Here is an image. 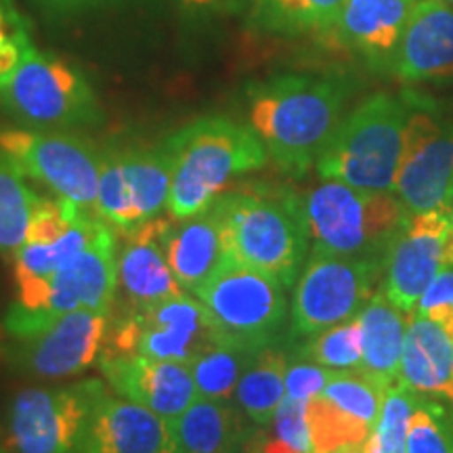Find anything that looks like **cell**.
Masks as SVG:
<instances>
[{"mask_svg":"<svg viewBox=\"0 0 453 453\" xmlns=\"http://www.w3.org/2000/svg\"><path fill=\"white\" fill-rule=\"evenodd\" d=\"M349 93L342 78L311 73H283L250 90V127L283 174L300 179L313 168L342 122Z\"/></svg>","mask_w":453,"mask_h":453,"instance_id":"cell-1","label":"cell"},{"mask_svg":"<svg viewBox=\"0 0 453 453\" xmlns=\"http://www.w3.org/2000/svg\"><path fill=\"white\" fill-rule=\"evenodd\" d=\"M208 211L217 220L226 258L292 286L311 240L303 197L250 187L219 196Z\"/></svg>","mask_w":453,"mask_h":453,"instance_id":"cell-2","label":"cell"},{"mask_svg":"<svg viewBox=\"0 0 453 453\" xmlns=\"http://www.w3.org/2000/svg\"><path fill=\"white\" fill-rule=\"evenodd\" d=\"M164 147L173 156L166 211L174 220L206 212L231 180L269 162L267 147L254 128L223 116L187 124Z\"/></svg>","mask_w":453,"mask_h":453,"instance_id":"cell-3","label":"cell"},{"mask_svg":"<svg viewBox=\"0 0 453 453\" xmlns=\"http://www.w3.org/2000/svg\"><path fill=\"white\" fill-rule=\"evenodd\" d=\"M420 101L376 93L338 124L317 160L324 180L367 191H393L403 157L407 122Z\"/></svg>","mask_w":453,"mask_h":453,"instance_id":"cell-4","label":"cell"},{"mask_svg":"<svg viewBox=\"0 0 453 453\" xmlns=\"http://www.w3.org/2000/svg\"><path fill=\"white\" fill-rule=\"evenodd\" d=\"M313 254L387 258L390 242L407 223L393 191H367L324 180L303 197Z\"/></svg>","mask_w":453,"mask_h":453,"instance_id":"cell-5","label":"cell"},{"mask_svg":"<svg viewBox=\"0 0 453 453\" xmlns=\"http://www.w3.org/2000/svg\"><path fill=\"white\" fill-rule=\"evenodd\" d=\"M0 104L27 128H84L104 120V110L87 76L34 44L0 84Z\"/></svg>","mask_w":453,"mask_h":453,"instance_id":"cell-6","label":"cell"},{"mask_svg":"<svg viewBox=\"0 0 453 453\" xmlns=\"http://www.w3.org/2000/svg\"><path fill=\"white\" fill-rule=\"evenodd\" d=\"M219 342L223 340L202 300L179 292L147 307L124 309L107 334L104 350L191 365Z\"/></svg>","mask_w":453,"mask_h":453,"instance_id":"cell-7","label":"cell"},{"mask_svg":"<svg viewBox=\"0 0 453 453\" xmlns=\"http://www.w3.org/2000/svg\"><path fill=\"white\" fill-rule=\"evenodd\" d=\"M196 296L223 342L265 349L286 317V286L277 277L226 258Z\"/></svg>","mask_w":453,"mask_h":453,"instance_id":"cell-8","label":"cell"},{"mask_svg":"<svg viewBox=\"0 0 453 453\" xmlns=\"http://www.w3.org/2000/svg\"><path fill=\"white\" fill-rule=\"evenodd\" d=\"M118 292V231L99 220L93 237L81 252L67 258L57 273L50 277L47 303L42 311L9 309L3 327L7 336H24L55 317L72 311H99L111 313L113 298Z\"/></svg>","mask_w":453,"mask_h":453,"instance_id":"cell-9","label":"cell"},{"mask_svg":"<svg viewBox=\"0 0 453 453\" xmlns=\"http://www.w3.org/2000/svg\"><path fill=\"white\" fill-rule=\"evenodd\" d=\"M110 387L104 380L24 388L11 401L7 430L13 453H81L90 411Z\"/></svg>","mask_w":453,"mask_h":453,"instance_id":"cell-10","label":"cell"},{"mask_svg":"<svg viewBox=\"0 0 453 453\" xmlns=\"http://www.w3.org/2000/svg\"><path fill=\"white\" fill-rule=\"evenodd\" d=\"M0 154L24 177L49 187L57 197L93 211L104 156L90 141L41 128H3Z\"/></svg>","mask_w":453,"mask_h":453,"instance_id":"cell-11","label":"cell"},{"mask_svg":"<svg viewBox=\"0 0 453 453\" xmlns=\"http://www.w3.org/2000/svg\"><path fill=\"white\" fill-rule=\"evenodd\" d=\"M382 258L311 254L292 300V332L315 336L327 327L355 319L372 298Z\"/></svg>","mask_w":453,"mask_h":453,"instance_id":"cell-12","label":"cell"},{"mask_svg":"<svg viewBox=\"0 0 453 453\" xmlns=\"http://www.w3.org/2000/svg\"><path fill=\"white\" fill-rule=\"evenodd\" d=\"M110 334V313L72 311L24 336H7L0 355L11 370L38 380H59L99 361Z\"/></svg>","mask_w":453,"mask_h":453,"instance_id":"cell-13","label":"cell"},{"mask_svg":"<svg viewBox=\"0 0 453 453\" xmlns=\"http://www.w3.org/2000/svg\"><path fill=\"white\" fill-rule=\"evenodd\" d=\"M173 156L166 147L127 150L104 156L95 214L118 234L157 219L168 203Z\"/></svg>","mask_w":453,"mask_h":453,"instance_id":"cell-14","label":"cell"},{"mask_svg":"<svg viewBox=\"0 0 453 453\" xmlns=\"http://www.w3.org/2000/svg\"><path fill=\"white\" fill-rule=\"evenodd\" d=\"M393 194L407 217L451 208L453 118H437L422 105L413 110Z\"/></svg>","mask_w":453,"mask_h":453,"instance_id":"cell-15","label":"cell"},{"mask_svg":"<svg viewBox=\"0 0 453 453\" xmlns=\"http://www.w3.org/2000/svg\"><path fill=\"white\" fill-rule=\"evenodd\" d=\"M453 265V219L449 208L407 219L384 258V286L390 303L413 315L439 271Z\"/></svg>","mask_w":453,"mask_h":453,"instance_id":"cell-16","label":"cell"},{"mask_svg":"<svg viewBox=\"0 0 453 453\" xmlns=\"http://www.w3.org/2000/svg\"><path fill=\"white\" fill-rule=\"evenodd\" d=\"M97 364L113 393L156 411L170 424L200 396L189 364L105 350Z\"/></svg>","mask_w":453,"mask_h":453,"instance_id":"cell-17","label":"cell"},{"mask_svg":"<svg viewBox=\"0 0 453 453\" xmlns=\"http://www.w3.org/2000/svg\"><path fill=\"white\" fill-rule=\"evenodd\" d=\"M81 453H179L174 428L110 388L90 411Z\"/></svg>","mask_w":453,"mask_h":453,"instance_id":"cell-18","label":"cell"},{"mask_svg":"<svg viewBox=\"0 0 453 453\" xmlns=\"http://www.w3.org/2000/svg\"><path fill=\"white\" fill-rule=\"evenodd\" d=\"M170 226V220L151 219L128 234H118L122 237L118 240V292L124 296V309L147 307L183 292L168 265Z\"/></svg>","mask_w":453,"mask_h":453,"instance_id":"cell-19","label":"cell"},{"mask_svg":"<svg viewBox=\"0 0 453 453\" xmlns=\"http://www.w3.org/2000/svg\"><path fill=\"white\" fill-rule=\"evenodd\" d=\"M390 72L405 82L453 76V7L443 0H416Z\"/></svg>","mask_w":453,"mask_h":453,"instance_id":"cell-20","label":"cell"},{"mask_svg":"<svg viewBox=\"0 0 453 453\" xmlns=\"http://www.w3.org/2000/svg\"><path fill=\"white\" fill-rule=\"evenodd\" d=\"M416 0H344L336 41L373 65L390 70Z\"/></svg>","mask_w":453,"mask_h":453,"instance_id":"cell-21","label":"cell"},{"mask_svg":"<svg viewBox=\"0 0 453 453\" xmlns=\"http://www.w3.org/2000/svg\"><path fill=\"white\" fill-rule=\"evenodd\" d=\"M396 380L453 403V338L437 321L411 315Z\"/></svg>","mask_w":453,"mask_h":453,"instance_id":"cell-22","label":"cell"},{"mask_svg":"<svg viewBox=\"0 0 453 453\" xmlns=\"http://www.w3.org/2000/svg\"><path fill=\"white\" fill-rule=\"evenodd\" d=\"M97 214L84 211L64 237L53 243H24L13 254V277L17 286V307L38 313L47 303L50 277L57 269L81 252L99 225Z\"/></svg>","mask_w":453,"mask_h":453,"instance_id":"cell-23","label":"cell"},{"mask_svg":"<svg viewBox=\"0 0 453 453\" xmlns=\"http://www.w3.org/2000/svg\"><path fill=\"white\" fill-rule=\"evenodd\" d=\"M357 319L361 324L364 342V361L359 372L376 378L384 387H390L399 378L401 353L411 315L395 307L384 290H380L372 294Z\"/></svg>","mask_w":453,"mask_h":453,"instance_id":"cell-24","label":"cell"},{"mask_svg":"<svg viewBox=\"0 0 453 453\" xmlns=\"http://www.w3.org/2000/svg\"><path fill=\"white\" fill-rule=\"evenodd\" d=\"M225 260L226 254L211 211L170 226L168 265L183 290L196 294Z\"/></svg>","mask_w":453,"mask_h":453,"instance_id":"cell-25","label":"cell"},{"mask_svg":"<svg viewBox=\"0 0 453 453\" xmlns=\"http://www.w3.org/2000/svg\"><path fill=\"white\" fill-rule=\"evenodd\" d=\"M179 453H229L248 433L229 401L197 399L173 422Z\"/></svg>","mask_w":453,"mask_h":453,"instance_id":"cell-26","label":"cell"},{"mask_svg":"<svg viewBox=\"0 0 453 453\" xmlns=\"http://www.w3.org/2000/svg\"><path fill=\"white\" fill-rule=\"evenodd\" d=\"M248 24L273 36L326 34L336 26L344 0H242Z\"/></svg>","mask_w":453,"mask_h":453,"instance_id":"cell-27","label":"cell"},{"mask_svg":"<svg viewBox=\"0 0 453 453\" xmlns=\"http://www.w3.org/2000/svg\"><path fill=\"white\" fill-rule=\"evenodd\" d=\"M286 355L273 347H265L237 384L234 395L237 407L257 428L267 426L286 399Z\"/></svg>","mask_w":453,"mask_h":453,"instance_id":"cell-28","label":"cell"},{"mask_svg":"<svg viewBox=\"0 0 453 453\" xmlns=\"http://www.w3.org/2000/svg\"><path fill=\"white\" fill-rule=\"evenodd\" d=\"M258 353L260 349L240 347V344H214L191 364L197 395L203 399L229 401Z\"/></svg>","mask_w":453,"mask_h":453,"instance_id":"cell-29","label":"cell"},{"mask_svg":"<svg viewBox=\"0 0 453 453\" xmlns=\"http://www.w3.org/2000/svg\"><path fill=\"white\" fill-rule=\"evenodd\" d=\"M307 424L311 453H338L361 447L372 434L370 424L344 411L321 393L307 401Z\"/></svg>","mask_w":453,"mask_h":453,"instance_id":"cell-30","label":"cell"},{"mask_svg":"<svg viewBox=\"0 0 453 453\" xmlns=\"http://www.w3.org/2000/svg\"><path fill=\"white\" fill-rule=\"evenodd\" d=\"M36 200L24 174L0 154V252L15 254L24 246Z\"/></svg>","mask_w":453,"mask_h":453,"instance_id":"cell-31","label":"cell"},{"mask_svg":"<svg viewBox=\"0 0 453 453\" xmlns=\"http://www.w3.org/2000/svg\"><path fill=\"white\" fill-rule=\"evenodd\" d=\"M420 407L418 393L403 382H393L384 395L376 426L364 443V453H405L407 430L413 411Z\"/></svg>","mask_w":453,"mask_h":453,"instance_id":"cell-32","label":"cell"},{"mask_svg":"<svg viewBox=\"0 0 453 453\" xmlns=\"http://www.w3.org/2000/svg\"><path fill=\"white\" fill-rule=\"evenodd\" d=\"M252 439L263 453H311L307 401L286 396L273 420L252 430Z\"/></svg>","mask_w":453,"mask_h":453,"instance_id":"cell-33","label":"cell"},{"mask_svg":"<svg viewBox=\"0 0 453 453\" xmlns=\"http://www.w3.org/2000/svg\"><path fill=\"white\" fill-rule=\"evenodd\" d=\"M304 359L313 361L330 370H361L364 361V342H361L359 319H349L315 334L304 347Z\"/></svg>","mask_w":453,"mask_h":453,"instance_id":"cell-34","label":"cell"},{"mask_svg":"<svg viewBox=\"0 0 453 453\" xmlns=\"http://www.w3.org/2000/svg\"><path fill=\"white\" fill-rule=\"evenodd\" d=\"M84 211L64 197L38 196L34 203L30 225H27L26 243H53L72 229Z\"/></svg>","mask_w":453,"mask_h":453,"instance_id":"cell-35","label":"cell"},{"mask_svg":"<svg viewBox=\"0 0 453 453\" xmlns=\"http://www.w3.org/2000/svg\"><path fill=\"white\" fill-rule=\"evenodd\" d=\"M405 453H453V426L441 410L420 403L413 411Z\"/></svg>","mask_w":453,"mask_h":453,"instance_id":"cell-36","label":"cell"},{"mask_svg":"<svg viewBox=\"0 0 453 453\" xmlns=\"http://www.w3.org/2000/svg\"><path fill=\"white\" fill-rule=\"evenodd\" d=\"M30 47V26L15 0H0V84L13 73Z\"/></svg>","mask_w":453,"mask_h":453,"instance_id":"cell-37","label":"cell"},{"mask_svg":"<svg viewBox=\"0 0 453 453\" xmlns=\"http://www.w3.org/2000/svg\"><path fill=\"white\" fill-rule=\"evenodd\" d=\"M418 315L437 321L453 338V265L439 271L416 309Z\"/></svg>","mask_w":453,"mask_h":453,"instance_id":"cell-38","label":"cell"},{"mask_svg":"<svg viewBox=\"0 0 453 453\" xmlns=\"http://www.w3.org/2000/svg\"><path fill=\"white\" fill-rule=\"evenodd\" d=\"M340 370H330V367H324L319 364H300L288 365L286 372V396L298 401H309L311 396L319 395L321 390L326 388V384L332 380L334 373Z\"/></svg>","mask_w":453,"mask_h":453,"instance_id":"cell-39","label":"cell"},{"mask_svg":"<svg viewBox=\"0 0 453 453\" xmlns=\"http://www.w3.org/2000/svg\"><path fill=\"white\" fill-rule=\"evenodd\" d=\"M177 3H180L187 9H196V11H217V9L235 7L240 0H177Z\"/></svg>","mask_w":453,"mask_h":453,"instance_id":"cell-40","label":"cell"},{"mask_svg":"<svg viewBox=\"0 0 453 453\" xmlns=\"http://www.w3.org/2000/svg\"><path fill=\"white\" fill-rule=\"evenodd\" d=\"M42 7H47L50 11H57V13H67V11H78L82 9L84 4L90 3V0H38Z\"/></svg>","mask_w":453,"mask_h":453,"instance_id":"cell-41","label":"cell"},{"mask_svg":"<svg viewBox=\"0 0 453 453\" xmlns=\"http://www.w3.org/2000/svg\"><path fill=\"white\" fill-rule=\"evenodd\" d=\"M229 453H263V451H260L258 445L254 443L252 430H248V433L243 434V439L240 441V443H237Z\"/></svg>","mask_w":453,"mask_h":453,"instance_id":"cell-42","label":"cell"},{"mask_svg":"<svg viewBox=\"0 0 453 453\" xmlns=\"http://www.w3.org/2000/svg\"><path fill=\"white\" fill-rule=\"evenodd\" d=\"M364 447V445H361ZM361 447H349V449H342V451H338V453H364V449H361Z\"/></svg>","mask_w":453,"mask_h":453,"instance_id":"cell-43","label":"cell"},{"mask_svg":"<svg viewBox=\"0 0 453 453\" xmlns=\"http://www.w3.org/2000/svg\"><path fill=\"white\" fill-rule=\"evenodd\" d=\"M0 453H13V451H9V449H7V447H4V445H3V441H0Z\"/></svg>","mask_w":453,"mask_h":453,"instance_id":"cell-44","label":"cell"},{"mask_svg":"<svg viewBox=\"0 0 453 453\" xmlns=\"http://www.w3.org/2000/svg\"><path fill=\"white\" fill-rule=\"evenodd\" d=\"M443 3L449 4V7H453V0H443Z\"/></svg>","mask_w":453,"mask_h":453,"instance_id":"cell-45","label":"cell"},{"mask_svg":"<svg viewBox=\"0 0 453 453\" xmlns=\"http://www.w3.org/2000/svg\"><path fill=\"white\" fill-rule=\"evenodd\" d=\"M449 211H451V219H453V203H451V208H449Z\"/></svg>","mask_w":453,"mask_h":453,"instance_id":"cell-46","label":"cell"}]
</instances>
